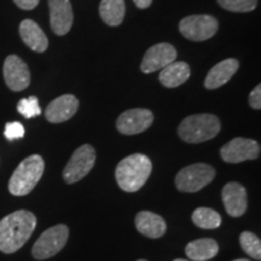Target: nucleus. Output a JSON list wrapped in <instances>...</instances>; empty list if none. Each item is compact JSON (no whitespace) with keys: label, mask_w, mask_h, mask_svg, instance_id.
Instances as JSON below:
<instances>
[{"label":"nucleus","mask_w":261,"mask_h":261,"mask_svg":"<svg viewBox=\"0 0 261 261\" xmlns=\"http://www.w3.org/2000/svg\"><path fill=\"white\" fill-rule=\"evenodd\" d=\"M137 8L139 9H148L151 5L152 0H133Z\"/></svg>","instance_id":"obj_29"},{"label":"nucleus","mask_w":261,"mask_h":261,"mask_svg":"<svg viewBox=\"0 0 261 261\" xmlns=\"http://www.w3.org/2000/svg\"><path fill=\"white\" fill-rule=\"evenodd\" d=\"M240 244L248 255L253 259H261V241L260 238L249 231H244L240 236Z\"/></svg>","instance_id":"obj_23"},{"label":"nucleus","mask_w":261,"mask_h":261,"mask_svg":"<svg viewBox=\"0 0 261 261\" xmlns=\"http://www.w3.org/2000/svg\"><path fill=\"white\" fill-rule=\"evenodd\" d=\"M19 35L31 50L39 52V54L47 50L48 39L37 22L32 21V19L22 21L19 24Z\"/></svg>","instance_id":"obj_17"},{"label":"nucleus","mask_w":261,"mask_h":261,"mask_svg":"<svg viewBox=\"0 0 261 261\" xmlns=\"http://www.w3.org/2000/svg\"><path fill=\"white\" fill-rule=\"evenodd\" d=\"M154 114L144 108H136L122 113L116 121L119 132L126 136L138 135L144 132L152 125Z\"/></svg>","instance_id":"obj_11"},{"label":"nucleus","mask_w":261,"mask_h":261,"mask_svg":"<svg viewBox=\"0 0 261 261\" xmlns=\"http://www.w3.org/2000/svg\"><path fill=\"white\" fill-rule=\"evenodd\" d=\"M45 162L40 155H31L18 165L9 180V191L14 196H25L37 187L44 174Z\"/></svg>","instance_id":"obj_3"},{"label":"nucleus","mask_w":261,"mask_h":261,"mask_svg":"<svg viewBox=\"0 0 261 261\" xmlns=\"http://www.w3.org/2000/svg\"><path fill=\"white\" fill-rule=\"evenodd\" d=\"M249 104L253 109H261V85L254 89L249 94Z\"/></svg>","instance_id":"obj_27"},{"label":"nucleus","mask_w":261,"mask_h":261,"mask_svg":"<svg viewBox=\"0 0 261 261\" xmlns=\"http://www.w3.org/2000/svg\"><path fill=\"white\" fill-rule=\"evenodd\" d=\"M215 177V169L207 163L187 166L175 177V185L181 192H197L207 187Z\"/></svg>","instance_id":"obj_5"},{"label":"nucleus","mask_w":261,"mask_h":261,"mask_svg":"<svg viewBox=\"0 0 261 261\" xmlns=\"http://www.w3.org/2000/svg\"><path fill=\"white\" fill-rule=\"evenodd\" d=\"M79 109V100L73 94H63L48 104L45 110L47 121L61 123L70 120Z\"/></svg>","instance_id":"obj_14"},{"label":"nucleus","mask_w":261,"mask_h":261,"mask_svg":"<svg viewBox=\"0 0 261 261\" xmlns=\"http://www.w3.org/2000/svg\"><path fill=\"white\" fill-rule=\"evenodd\" d=\"M182 37L191 41H204L218 31V21L210 15H192L182 18L179 23Z\"/></svg>","instance_id":"obj_8"},{"label":"nucleus","mask_w":261,"mask_h":261,"mask_svg":"<svg viewBox=\"0 0 261 261\" xmlns=\"http://www.w3.org/2000/svg\"><path fill=\"white\" fill-rule=\"evenodd\" d=\"M152 171V163L146 155L133 154L119 162L115 169L117 185L126 192H136L144 187Z\"/></svg>","instance_id":"obj_2"},{"label":"nucleus","mask_w":261,"mask_h":261,"mask_svg":"<svg viewBox=\"0 0 261 261\" xmlns=\"http://www.w3.org/2000/svg\"><path fill=\"white\" fill-rule=\"evenodd\" d=\"M96 162V150L92 145L84 144L75 150L63 169V179L67 184H74L86 177Z\"/></svg>","instance_id":"obj_7"},{"label":"nucleus","mask_w":261,"mask_h":261,"mask_svg":"<svg viewBox=\"0 0 261 261\" xmlns=\"http://www.w3.org/2000/svg\"><path fill=\"white\" fill-rule=\"evenodd\" d=\"M238 65H240V63L234 58H227V60H224L215 64L210 70L204 80L205 89L215 90L218 87L223 86L227 81H230L233 75L236 74Z\"/></svg>","instance_id":"obj_16"},{"label":"nucleus","mask_w":261,"mask_h":261,"mask_svg":"<svg viewBox=\"0 0 261 261\" xmlns=\"http://www.w3.org/2000/svg\"><path fill=\"white\" fill-rule=\"evenodd\" d=\"M37 226V218L29 211H16L0 220V252L12 254L24 246Z\"/></svg>","instance_id":"obj_1"},{"label":"nucleus","mask_w":261,"mask_h":261,"mask_svg":"<svg viewBox=\"0 0 261 261\" xmlns=\"http://www.w3.org/2000/svg\"><path fill=\"white\" fill-rule=\"evenodd\" d=\"M137 261H146V260H143V259H140V260H137Z\"/></svg>","instance_id":"obj_32"},{"label":"nucleus","mask_w":261,"mask_h":261,"mask_svg":"<svg viewBox=\"0 0 261 261\" xmlns=\"http://www.w3.org/2000/svg\"><path fill=\"white\" fill-rule=\"evenodd\" d=\"M192 221L197 227L205 228V230H213L218 228L221 225V217L211 208L201 207L194 211L191 217Z\"/></svg>","instance_id":"obj_22"},{"label":"nucleus","mask_w":261,"mask_h":261,"mask_svg":"<svg viewBox=\"0 0 261 261\" xmlns=\"http://www.w3.org/2000/svg\"><path fill=\"white\" fill-rule=\"evenodd\" d=\"M221 198L227 214L231 217H241L246 213L248 207L247 190L240 182H227L221 192Z\"/></svg>","instance_id":"obj_15"},{"label":"nucleus","mask_w":261,"mask_h":261,"mask_svg":"<svg viewBox=\"0 0 261 261\" xmlns=\"http://www.w3.org/2000/svg\"><path fill=\"white\" fill-rule=\"evenodd\" d=\"M219 5L232 12H249L256 8L257 0H218Z\"/></svg>","instance_id":"obj_25"},{"label":"nucleus","mask_w":261,"mask_h":261,"mask_svg":"<svg viewBox=\"0 0 261 261\" xmlns=\"http://www.w3.org/2000/svg\"><path fill=\"white\" fill-rule=\"evenodd\" d=\"M220 130V121L213 114H195L185 117L179 125V137L190 144L213 139Z\"/></svg>","instance_id":"obj_4"},{"label":"nucleus","mask_w":261,"mask_h":261,"mask_svg":"<svg viewBox=\"0 0 261 261\" xmlns=\"http://www.w3.org/2000/svg\"><path fill=\"white\" fill-rule=\"evenodd\" d=\"M135 223L138 232L150 238L162 237L167 230V225L163 218L149 211L139 212L136 215Z\"/></svg>","instance_id":"obj_18"},{"label":"nucleus","mask_w":261,"mask_h":261,"mask_svg":"<svg viewBox=\"0 0 261 261\" xmlns=\"http://www.w3.org/2000/svg\"><path fill=\"white\" fill-rule=\"evenodd\" d=\"M15 4L22 10H33L35 9L40 0H14Z\"/></svg>","instance_id":"obj_28"},{"label":"nucleus","mask_w":261,"mask_h":261,"mask_svg":"<svg viewBox=\"0 0 261 261\" xmlns=\"http://www.w3.org/2000/svg\"><path fill=\"white\" fill-rule=\"evenodd\" d=\"M177 50L167 42H160L146 51L140 63V70L145 74L161 70L177 60Z\"/></svg>","instance_id":"obj_12"},{"label":"nucleus","mask_w":261,"mask_h":261,"mask_svg":"<svg viewBox=\"0 0 261 261\" xmlns=\"http://www.w3.org/2000/svg\"><path fill=\"white\" fill-rule=\"evenodd\" d=\"M24 133H25V129L21 122L14 121V122H8L5 125L4 136L6 139L10 140V142L23 138Z\"/></svg>","instance_id":"obj_26"},{"label":"nucleus","mask_w":261,"mask_h":261,"mask_svg":"<svg viewBox=\"0 0 261 261\" xmlns=\"http://www.w3.org/2000/svg\"><path fill=\"white\" fill-rule=\"evenodd\" d=\"M17 110L25 119H31V117H35L41 114V108L39 106V100L34 96L23 98V99L19 100L17 104Z\"/></svg>","instance_id":"obj_24"},{"label":"nucleus","mask_w":261,"mask_h":261,"mask_svg":"<svg viewBox=\"0 0 261 261\" xmlns=\"http://www.w3.org/2000/svg\"><path fill=\"white\" fill-rule=\"evenodd\" d=\"M220 156L227 163H240L248 160H256L260 156V145L256 140L234 138L220 149Z\"/></svg>","instance_id":"obj_9"},{"label":"nucleus","mask_w":261,"mask_h":261,"mask_svg":"<svg viewBox=\"0 0 261 261\" xmlns=\"http://www.w3.org/2000/svg\"><path fill=\"white\" fill-rule=\"evenodd\" d=\"M233 261H249V260H247V259H237V260H233Z\"/></svg>","instance_id":"obj_30"},{"label":"nucleus","mask_w":261,"mask_h":261,"mask_svg":"<svg viewBox=\"0 0 261 261\" xmlns=\"http://www.w3.org/2000/svg\"><path fill=\"white\" fill-rule=\"evenodd\" d=\"M3 75L9 89L15 92L25 90L31 84V71L28 65L17 55H10L5 58Z\"/></svg>","instance_id":"obj_10"},{"label":"nucleus","mask_w":261,"mask_h":261,"mask_svg":"<svg viewBox=\"0 0 261 261\" xmlns=\"http://www.w3.org/2000/svg\"><path fill=\"white\" fill-rule=\"evenodd\" d=\"M126 14L125 0H102L99 15L108 25L116 27L123 22Z\"/></svg>","instance_id":"obj_21"},{"label":"nucleus","mask_w":261,"mask_h":261,"mask_svg":"<svg viewBox=\"0 0 261 261\" xmlns=\"http://www.w3.org/2000/svg\"><path fill=\"white\" fill-rule=\"evenodd\" d=\"M219 246L213 238H200L190 242L185 248V254L192 261H207L217 255Z\"/></svg>","instance_id":"obj_20"},{"label":"nucleus","mask_w":261,"mask_h":261,"mask_svg":"<svg viewBox=\"0 0 261 261\" xmlns=\"http://www.w3.org/2000/svg\"><path fill=\"white\" fill-rule=\"evenodd\" d=\"M174 261H188V260H184V259H175Z\"/></svg>","instance_id":"obj_31"},{"label":"nucleus","mask_w":261,"mask_h":261,"mask_svg":"<svg viewBox=\"0 0 261 261\" xmlns=\"http://www.w3.org/2000/svg\"><path fill=\"white\" fill-rule=\"evenodd\" d=\"M68 238H69V228L63 224L47 228L33 246V256L37 260H45L56 255L63 249Z\"/></svg>","instance_id":"obj_6"},{"label":"nucleus","mask_w":261,"mask_h":261,"mask_svg":"<svg viewBox=\"0 0 261 261\" xmlns=\"http://www.w3.org/2000/svg\"><path fill=\"white\" fill-rule=\"evenodd\" d=\"M190 67L185 62H172L160 71L159 80L165 87L174 89L190 77Z\"/></svg>","instance_id":"obj_19"},{"label":"nucleus","mask_w":261,"mask_h":261,"mask_svg":"<svg viewBox=\"0 0 261 261\" xmlns=\"http://www.w3.org/2000/svg\"><path fill=\"white\" fill-rule=\"evenodd\" d=\"M50 23L55 34L65 35L74 22L70 0H48Z\"/></svg>","instance_id":"obj_13"}]
</instances>
